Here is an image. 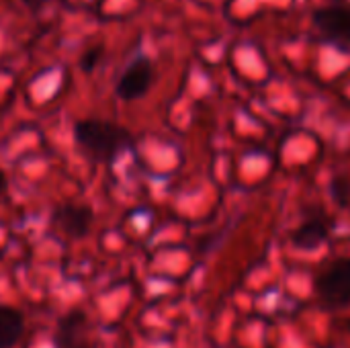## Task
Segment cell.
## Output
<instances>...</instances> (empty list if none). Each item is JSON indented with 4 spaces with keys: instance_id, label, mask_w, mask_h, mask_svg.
<instances>
[{
    "instance_id": "3",
    "label": "cell",
    "mask_w": 350,
    "mask_h": 348,
    "mask_svg": "<svg viewBox=\"0 0 350 348\" xmlns=\"http://www.w3.org/2000/svg\"><path fill=\"white\" fill-rule=\"evenodd\" d=\"M154 78H156V68L152 57L137 55L127 64V68L119 76L115 84V94L125 103L137 101L152 88Z\"/></svg>"
},
{
    "instance_id": "1",
    "label": "cell",
    "mask_w": 350,
    "mask_h": 348,
    "mask_svg": "<svg viewBox=\"0 0 350 348\" xmlns=\"http://www.w3.org/2000/svg\"><path fill=\"white\" fill-rule=\"evenodd\" d=\"M72 135L78 152L100 164L115 162L125 150L133 146V137L123 125L94 117L78 119L74 123Z\"/></svg>"
},
{
    "instance_id": "4",
    "label": "cell",
    "mask_w": 350,
    "mask_h": 348,
    "mask_svg": "<svg viewBox=\"0 0 350 348\" xmlns=\"http://www.w3.org/2000/svg\"><path fill=\"white\" fill-rule=\"evenodd\" d=\"M314 23L326 39L334 43H350V6H322L314 12Z\"/></svg>"
},
{
    "instance_id": "2",
    "label": "cell",
    "mask_w": 350,
    "mask_h": 348,
    "mask_svg": "<svg viewBox=\"0 0 350 348\" xmlns=\"http://www.w3.org/2000/svg\"><path fill=\"white\" fill-rule=\"evenodd\" d=\"M316 295L322 306L342 310L350 306V258H338L330 263L316 277Z\"/></svg>"
},
{
    "instance_id": "9",
    "label": "cell",
    "mask_w": 350,
    "mask_h": 348,
    "mask_svg": "<svg viewBox=\"0 0 350 348\" xmlns=\"http://www.w3.org/2000/svg\"><path fill=\"white\" fill-rule=\"evenodd\" d=\"M100 57V51L98 49H90V51H86L84 55H82V59H80V66H82V70L84 72H90L94 66H96V59Z\"/></svg>"
},
{
    "instance_id": "7",
    "label": "cell",
    "mask_w": 350,
    "mask_h": 348,
    "mask_svg": "<svg viewBox=\"0 0 350 348\" xmlns=\"http://www.w3.org/2000/svg\"><path fill=\"white\" fill-rule=\"evenodd\" d=\"M330 234V224L324 217H310L304 219L291 232V244L299 250H316L320 244L326 242Z\"/></svg>"
},
{
    "instance_id": "6",
    "label": "cell",
    "mask_w": 350,
    "mask_h": 348,
    "mask_svg": "<svg viewBox=\"0 0 350 348\" xmlns=\"http://www.w3.org/2000/svg\"><path fill=\"white\" fill-rule=\"evenodd\" d=\"M86 326H88V316L82 310H72L68 312L59 324H57V332H55V347L57 348H80L84 343V334H86Z\"/></svg>"
},
{
    "instance_id": "5",
    "label": "cell",
    "mask_w": 350,
    "mask_h": 348,
    "mask_svg": "<svg viewBox=\"0 0 350 348\" xmlns=\"http://www.w3.org/2000/svg\"><path fill=\"white\" fill-rule=\"evenodd\" d=\"M94 222V213L88 205L68 203L55 209L53 224L70 238H84Z\"/></svg>"
},
{
    "instance_id": "10",
    "label": "cell",
    "mask_w": 350,
    "mask_h": 348,
    "mask_svg": "<svg viewBox=\"0 0 350 348\" xmlns=\"http://www.w3.org/2000/svg\"><path fill=\"white\" fill-rule=\"evenodd\" d=\"M55 0H23V4L29 8V10H33V12H39V10H45L49 4H53Z\"/></svg>"
},
{
    "instance_id": "8",
    "label": "cell",
    "mask_w": 350,
    "mask_h": 348,
    "mask_svg": "<svg viewBox=\"0 0 350 348\" xmlns=\"http://www.w3.org/2000/svg\"><path fill=\"white\" fill-rule=\"evenodd\" d=\"M25 318L16 308H0V348H12L23 336Z\"/></svg>"
},
{
    "instance_id": "11",
    "label": "cell",
    "mask_w": 350,
    "mask_h": 348,
    "mask_svg": "<svg viewBox=\"0 0 350 348\" xmlns=\"http://www.w3.org/2000/svg\"><path fill=\"white\" fill-rule=\"evenodd\" d=\"M4 191H6V174L0 170V195H2Z\"/></svg>"
}]
</instances>
